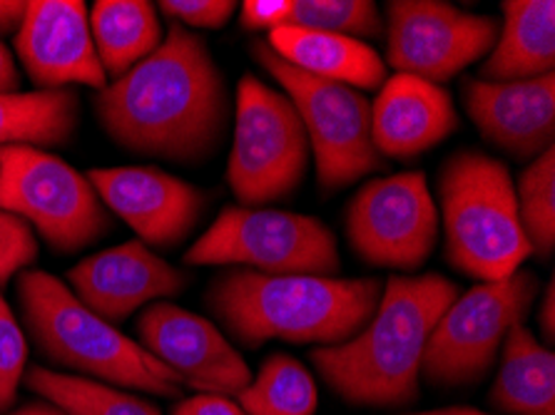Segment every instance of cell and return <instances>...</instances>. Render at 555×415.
Listing matches in <instances>:
<instances>
[{
    "label": "cell",
    "mask_w": 555,
    "mask_h": 415,
    "mask_svg": "<svg viewBox=\"0 0 555 415\" xmlns=\"http://www.w3.org/2000/svg\"><path fill=\"white\" fill-rule=\"evenodd\" d=\"M117 147L178 165H202L230 127V88L207 40L172 23L155 53L92 98Z\"/></svg>",
    "instance_id": "6da1fadb"
},
{
    "label": "cell",
    "mask_w": 555,
    "mask_h": 415,
    "mask_svg": "<svg viewBox=\"0 0 555 415\" xmlns=\"http://www.w3.org/2000/svg\"><path fill=\"white\" fill-rule=\"evenodd\" d=\"M459 286L441 274L389 276L374 316L357 336L309 353L319 376L357 408H406L422 395V355Z\"/></svg>",
    "instance_id": "7a4b0ae2"
},
{
    "label": "cell",
    "mask_w": 555,
    "mask_h": 415,
    "mask_svg": "<svg viewBox=\"0 0 555 415\" xmlns=\"http://www.w3.org/2000/svg\"><path fill=\"white\" fill-rule=\"evenodd\" d=\"M384 284L374 276H269L227 269L205 294L207 309L245 349L280 338L287 343L339 346L374 316Z\"/></svg>",
    "instance_id": "3957f363"
},
{
    "label": "cell",
    "mask_w": 555,
    "mask_h": 415,
    "mask_svg": "<svg viewBox=\"0 0 555 415\" xmlns=\"http://www.w3.org/2000/svg\"><path fill=\"white\" fill-rule=\"evenodd\" d=\"M18 301L38 351L55 366L142 393H182L184 386L170 368L92 313L57 276L40 269L23 271Z\"/></svg>",
    "instance_id": "277c9868"
},
{
    "label": "cell",
    "mask_w": 555,
    "mask_h": 415,
    "mask_svg": "<svg viewBox=\"0 0 555 415\" xmlns=\"http://www.w3.org/2000/svg\"><path fill=\"white\" fill-rule=\"evenodd\" d=\"M449 264L478 282H501L531 257L508 167L481 150H459L439 169Z\"/></svg>",
    "instance_id": "5b68a950"
},
{
    "label": "cell",
    "mask_w": 555,
    "mask_h": 415,
    "mask_svg": "<svg viewBox=\"0 0 555 415\" xmlns=\"http://www.w3.org/2000/svg\"><path fill=\"white\" fill-rule=\"evenodd\" d=\"M188 267H240L269 276H336L339 244L322 219L269 207H222L184 254Z\"/></svg>",
    "instance_id": "8992f818"
},
{
    "label": "cell",
    "mask_w": 555,
    "mask_h": 415,
    "mask_svg": "<svg viewBox=\"0 0 555 415\" xmlns=\"http://www.w3.org/2000/svg\"><path fill=\"white\" fill-rule=\"evenodd\" d=\"M251 57L297 107L309 150L314 152L322 192H339L369 174L384 172L386 159L372 138V103L359 90L299 70L262 40L251 42Z\"/></svg>",
    "instance_id": "52a82bcc"
},
{
    "label": "cell",
    "mask_w": 555,
    "mask_h": 415,
    "mask_svg": "<svg viewBox=\"0 0 555 415\" xmlns=\"http://www.w3.org/2000/svg\"><path fill=\"white\" fill-rule=\"evenodd\" d=\"M541 282L518 269L501 282H478L443 311L422 355V376L436 391H461L486 378L513 326L524 324Z\"/></svg>",
    "instance_id": "ba28073f"
},
{
    "label": "cell",
    "mask_w": 555,
    "mask_h": 415,
    "mask_svg": "<svg viewBox=\"0 0 555 415\" xmlns=\"http://www.w3.org/2000/svg\"><path fill=\"white\" fill-rule=\"evenodd\" d=\"M309 138L297 107L255 75L237 85L227 182L240 207L292 197L309 169Z\"/></svg>",
    "instance_id": "9c48e42d"
},
{
    "label": "cell",
    "mask_w": 555,
    "mask_h": 415,
    "mask_svg": "<svg viewBox=\"0 0 555 415\" xmlns=\"http://www.w3.org/2000/svg\"><path fill=\"white\" fill-rule=\"evenodd\" d=\"M0 209L36 226L61 254L92 247L113 229L88 177L38 147H0Z\"/></svg>",
    "instance_id": "30bf717a"
},
{
    "label": "cell",
    "mask_w": 555,
    "mask_h": 415,
    "mask_svg": "<svg viewBox=\"0 0 555 415\" xmlns=\"http://www.w3.org/2000/svg\"><path fill=\"white\" fill-rule=\"evenodd\" d=\"M347 239L369 267L416 271L439 239V209L424 172L366 182L347 207Z\"/></svg>",
    "instance_id": "8fae6325"
},
{
    "label": "cell",
    "mask_w": 555,
    "mask_h": 415,
    "mask_svg": "<svg viewBox=\"0 0 555 415\" xmlns=\"http://www.w3.org/2000/svg\"><path fill=\"white\" fill-rule=\"evenodd\" d=\"M386 61L401 75L441 85L489 55L501 23L443 0H391L386 5Z\"/></svg>",
    "instance_id": "7c38bea8"
},
{
    "label": "cell",
    "mask_w": 555,
    "mask_h": 415,
    "mask_svg": "<svg viewBox=\"0 0 555 415\" xmlns=\"http://www.w3.org/2000/svg\"><path fill=\"white\" fill-rule=\"evenodd\" d=\"M140 346L199 393L240 395L251 380L242 353L212 321L170 301H155L138 319Z\"/></svg>",
    "instance_id": "4fadbf2b"
},
{
    "label": "cell",
    "mask_w": 555,
    "mask_h": 415,
    "mask_svg": "<svg viewBox=\"0 0 555 415\" xmlns=\"http://www.w3.org/2000/svg\"><path fill=\"white\" fill-rule=\"evenodd\" d=\"M88 180L107 211H115L145 247L175 249L205 215L207 197L195 184L157 167H98Z\"/></svg>",
    "instance_id": "5bb4252c"
},
{
    "label": "cell",
    "mask_w": 555,
    "mask_h": 415,
    "mask_svg": "<svg viewBox=\"0 0 555 415\" xmlns=\"http://www.w3.org/2000/svg\"><path fill=\"white\" fill-rule=\"evenodd\" d=\"M15 50L33 85L40 90H67V85L107 88L90 33V11L80 0H33Z\"/></svg>",
    "instance_id": "9a60e30c"
},
{
    "label": "cell",
    "mask_w": 555,
    "mask_h": 415,
    "mask_svg": "<svg viewBox=\"0 0 555 415\" xmlns=\"http://www.w3.org/2000/svg\"><path fill=\"white\" fill-rule=\"evenodd\" d=\"M67 278L73 294L105 321H125L145 303L188 289V276L140 239L92 254Z\"/></svg>",
    "instance_id": "2e32d148"
},
{
    "label": "cell",
    "mask_w": 555,
    "mask_h": 415,
    "mask_svg": "<svg viewBox=\"0 0 555 415\" xmlns=\"http://www.w3.org/2000/svg\"><path fill=\"white\" fill-rule=\"evenodd\" d=\"M464 105L481 138L513 159H535L555 140V75L518 82L464 80Z\"/></svg>",
    "instance_id": "e0dca14e"
},
{
    "label": "cell",
    "mask_w": 555,
    "mask_h": 415,
    "mask_svg": "<svg viewBox=\"0 0 555 415\" xmlns=\"http://www.w3.org/2000/svg\"><path fill=\"white\" fill-rule=\"evenodd\" d=\"M459 130L449 90L414 75L397 73L372 105V138L384 159H414Z\"/></svg>",
    "instance_id": "ac0fdd59"
},
{
    "label": "cell",
    "mask_w": 555,
    "mask_h": 415,
    "mask_svg": "<svg viewBox=\"0 0 555 415\" xmlns=\"http://www.w3.org/2000/svg\"><path fill=\"white\" fill-rule=\"evenodd\" d=\"M499 40L478 70V80L518 82L551 75L555 67L553 0H503Z\"/></svg>",
    "instance_id": "d6986e66"
},
{
    "label": "cell",
    "mask_w": 555,
    "mask_h": 415,
    "mask_svg": "<svg viewBox=\"0 0 555 415\" xmlns=\"http://www.w3.org/2000/svg\"><path fill=\"white\" fill-rule=\"evenodd\" d=\"M267 46L299 70L322 80L349 85L359 92L378 90L389 80V67L364 40L282 25L269 33Z\"/></svg>",
    "instance_id": "ffe728a7"
},
{
    "label": "cell",
    "mask_w": 555,
    "mask_h": 415,
    "mask_svg": "<svg viewBox=\"0 0 555 415\" xmlns=\"http://www.w3.org/2000/svg\"><path fill=\"white\" fill-rule=\"evenodd\" d=\"M489 401L508 415H555V355L524 324L501 346V368Z\"/></svg>",
    "instance_id": "44dd1931"
},
{
    "label": "cell",
    "mask_w": 555,
    "mask_h": 415,
    "mask_svg": "<svg viewBox=\"0 0 555 415\" xmlns=\"http://www.w3.org/2000/svg\"><path fill=\"white\" fill-rule=\"evenodd\" d=\"M90 33L100 65L113 80L145 61L163 42L157 8L147 0H98L90 11Z\"/></svg>",
    "instance_id": "7402d4cb"
},
{
    "label": "cell",
    "mask_w": 555,
    "mask_h": 415,
    "mask_svg": "<svg viewBox=\"0 0 555 415\" xmlns=\"http://www.w3.org/2000/svg\"><path fill=\"white\" fill-rule=\"evenodd\" d=\"M80 120L75 90H33L0 95V147H61Z\"/></svg>",
    "instance_id": "603a6c76"
},
{
    "label": "cell",
    "mask_w": 555,
    "mask_h": 415,
    "mask_svg": "<svg viewBox=\"0 0 555 415\" xmlns=\"http://www.w3.org/2000/svg\"><path fill=\"white\" fill-rule=\"evenodd\" d=\"M25 386L67 415H163L153 403L125 393L111 384H100V380L86 376L57 374L46 366L25 371Z\"/></svg>",
    "instance_id": "cb8c5ba5"
},
{
    "label": "cell",
    "mask_w": 555,
    "mask_h": 415,
    "mask_svg": "<svg viewBox=\"0 0 555 415\" xmlns=\"http://www.w3.org/2000/svg\"><path fill=\"white\" fill-rule=\"evenodd\" d=\"M237 401L247 415H314L319 393L301 361L272 353Z\"/></svg>",
    "instance_id": "d4e9b609"
},
{
    "label": "cell",
    "mask_w": 555,
    "mask_h": 415,
    "mask_svg": "<svg viewBox=\"0 0 555 415\" xmlns=\"http://www.w3.org/2000/svg\"><path fill=\"white\" fill-rule=\"evenodd\" d=\"M516 207L535 257L548 259L555 247V150H545L518 177Z\"/></svg>",
    "instance_id": "484cf974"
},
{
    "label": "cell",
    "mask_w": 555,
    "mask_h": 415,
    "mask_svg": "<svg viewBox=\"0 0 555 415\" xmlns=\"http://www.w3.org/2000/svg\"><path fill=\"white\" fill-rule=\"evenodd\" d=\"M287 25L344 38H382L384 21L372 0H292Z\"/></svg>",
    "instance_id": "4316f807"
},
{
    "label": "cell",
    "mask_w": 555,
    "mask_h": 415,
    "mask_svg": "<svg viewBox=\"0 0 555 415\" xmlns=\"http://www.w3.org/2000/svg\"><path fill=\"white\" fill-rule=\"evenodd\" d=\"M25 366H28V341L0 291V415L15 405Z\"/></svg>",
    "instance_id": "83f0119b"
},
{
    "label": "cell",
    "mask_w": 555,
    "mask_h": 415,
    "mask_svg": "<svg viewBox=\"0 0 555 415\" xmlns=\"http://www.w3.org/2000/svg\"><path fill=\"white\" fill-rule=\"evenodd\" d=\"M38 259V239L28 222L0 209V286H5L18 271H28Z\"/></svg>",
    "instance_id": "f1b7e54d"
},
{
    "label": "cell",
    "mask_w": 555,
    "mask_h": 415,
    "mask_svg": "<svg viewBox=\"0 0 555 415\" xmlns=\"http://www.w3.org/2000/svg\"><path fill=\"white\" fill-rule=\"evenodd\" d=\"M157 8L182 28L190 25V28L220 30L240 5L234 0H163Z\"/></svg>",
    "instance_id": "f546056e"
},
{
    "label": "cell",
    "mask_w": 555,
    "mask_h": 415,
    "mask_svg": "<svg viewBox=\"0 0 555 415\" xmlns=\"http://www.w3.org/2000/svg\"><path fill=\"white\" fill-rule=\"evenodd\" d=\"M292 0H245L240 11V23L245 30H276L287 25Z\"/></svg>",
    "instance_id": "4dcf8cb0"
},
{
    "label": "cell",
    "mask_w": 555,
    "mask_h": 415,
    "mask_svg": "<svg viewBox=\"0 0 555 415\" xmlns=\"http://www.w3.org/2000/svg\"><path fill=\"white\" fill-rule=\"evenodd\" d=\"M172 415H247L242 411L240 403L232 398L217 395V393H197L192 398H184L172 408Z\"/></svg>",
    "instance_id": "1f68e13d"
},
{
    "label": "cell",
    "mask_w": 555,
    "mask_h": 415,
    "mask_svg": "<svg viewBox=\"0 0 555 415\" xmlns=\"http://www.w3.org/2000/svg\"><path fill=\"white\" fill-rule=\"evenodd\" d=\"M538 326H541V334L545 341L553 343L555 338V282L551 278L543 289L541 307H538Z\"/></svg>",
    "instance_id": "d6a6232c"
},
{
    "label": "cell",
    "mask_w": 555,
    "mask_h": 415,
    "mask_svg": "<svg viewBox=\"0 0 555 415\" xmlns=\"http://www.w3.org/2000/svg\"><path fill=\"white\" fill-rule=\"evenodd\" d=\"M28 13V3L23 0H0V36L18 33Z\"/></svg>",
    "instance_id": "836d02e7"
},
{
    "label": "cell",
    "mask_w": 555,
    "mask_h": 415,
    "mask_svg": "<svg viewBox=\"0 0 555 415\" xmlns=\"http://www.w3.org/2000/svg\"><path fill=\"white\" fill-rule=\"evenodd\" d=\"M18 85H21L18 67H15V63H13L11 50H8L3 46V40H0V95L18 92Z\"/></svg>",
    "instance_id": "e575fe53"
},
{
    "label": "cell",
    "mask_w": 555,
    "mask_h": 415,
    "mask_svg": "<svg viewBox=\"0 0 555 415\" xmlns=\"http://www.w3.org/2000/svg\"><path fill=\"white\" fill-rule=\"evenodd\" d=\"M8 415H67V413H63L57 405L48 403V401H33V403L21 405V408L11 411Z\"/></svg>",
    "instance_id": "d590c367"
},
{
    "label": "cell",
    "mask_w": 555,
    "mask_h": 415,
    "mask_svg": "<svg viewBox=\"0 0 555 415\" xmlns=\"http://www.w3.org/2000/svg\"><path fill=\"white\" fill-rule=\"evenodd\" d=\"M409 415H489L476 408H441V411H426V413H409Z\"/></svg>",
    "instance_id": "8d00e7d4"
}]
</instances>
